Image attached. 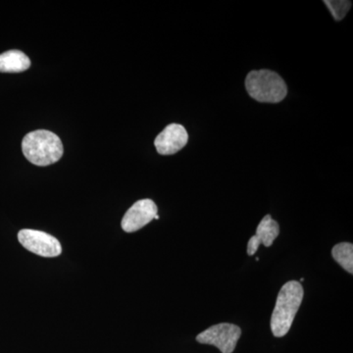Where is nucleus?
<instances>
[{"mask_svg": "<svg viewBox=\"0 0 353 353\" xmlns=\"http://www.w3.org/2000/svg\"><path fill=\"white\" fill-rule=\"evenodd\" d=\"M279 234H280V227L277 221L272 219L271 215L265 216L257 227L256 234L248 241L246 252L250 256H252L259 250L260 245L269 248L273 245L274 241L278 238Z\"/></svg>", "mask_w": 353, "mask_h": 353, "instance_id": "nucleus-8", "label": "nucleus"}, {"mask_svg": "<svg viewBox=\"0 0 353 353\" xmlns=\"http://www.w3.org/2000/svg\"><path fill=\"white\" fill-rule=\"evenodd\" d=\"M31 66V60L20 50H9L0 54L1 73H21Z\"/></svg>", "mask_w": 353, "mask_h": 353, "instance_id": "nucleus-9", "label": "nucleus"}, {"mask_svg": "<svg viewBox=\"0 0 353 353\" xmlns=\"http://www.w3.org/2000/svg\"><path fill=\"white\" fill-rule=\"evenodd\" d=\"M18 240L26 250L41 257H57L62 252L59 241L44 232L31 229L21 230L18 233Z\"/></svg>", "mask_w": 353, "mask_h": 353, "instance_id": "nucleus-5", "label": "nucleus"}, {"mask_svg": "<svg viewBox=\"0 0 353 353\" xmlns=\"http://www.w3.org/2000/svg\"><path fill=\"white\" fill-rule=\"evenodd\" d=\"M332 13L334 20L341 21L347 15V11L352 7V2L347 0H327L324 1Z\"/></svg>", "mask_w": 353, "mask_h": 353, "instance_id": "nucleus-11", "label": "nucleus"}, {"mask_svg": "<svg viewBox=\"0 0 353 353\" xmlns=\"http://www.w3.org/2000/svg\"><path fill=\"white\" fill-rule=\"evenodd\" d=\"M303 285L297 281H290L279 292L270 322L272 333L276 338H282L289 333L303 303Z\"/></svg>", "mask_w": 353, "mask_h": 353, "instance_id": "nucleus-1", "label": "nucleus"}, {"mask_svg": "<svg viewBox=\"0 0 353 353\" xmlns=\"http://www.w3.org/2000/svg\"><path fill=\"white\" fill-rule=\"evenodd\" d=\"M245 88L253 99L263 103H279L288 94L285 81L271 70L250 72L246 76Z\"/></svg>", "mask_w": 353, "mask_h": 353, "instance_id": "nucleus-3", "label": "nucleus"}, {"mask_svg": "<svg viewBox=\"0 0 353 353\" xmlns=\"http://www.w3.org/2000/svg\"><path fill=\"white\" fill-rule=\"evenodd\" d=\"M333 259L350 274L353 273V245L350 243H341L332 250Z\"/></svg>", "mask_w": 353, "mask_h": 353, "instance_id": "nucleus-10", "label": "nucleus"}, {"mask_svg": "<svg viewBox=\"0 0 353 353\" xmlns=\"http://www.w3.org/2000/svg\"><path fill=\"white\" fill-rule=\"evenodd\" d=\"M158 213L157 204L152 199L137 201L123 217L122 229L127 233H134L152 222Z\"/></svg>", "mask_w": 353, "mask_h": 353, "instance_id": "nucleus-6", "label": "nucleus"}, {"mask_svg": "<svg viewBox=\"0 0 353 353\" xmlns=\"http://www.w3.org/2000/svg\"><path fill=\"white\" fill-rule=\"evenodd\" d=\"M189 141V134L185 127L180 124H170L155 139L154 145L161 155H172L180 152Z\"/></svg>", "mask_w": 353, "mask_h": 353, "instance_id": "nucleus-7", "label": "nucleus"}, {"mask_svg": "<svg viewBox=\"0 0 353 353\" xmlns=\"http://www.w3.org/2000/svg\"><path fill=\"white\" fill-rule=\"evenodd\" d=\"M24 157L37 166H48L63 155L61 139L54 132L38 130L26 134L22 141Z\"/></svg>", "mask_w": 353, "mask_h": 353, "instance_id": "nucleus-2", "label": "nucleus"}, {"mask_svg": "<svg viewBox=\"0 0 353 353\" xmlns=\"http://www.w3.org/2000/svg\"><path fill=\"white\" fill-rule=\"evenodd\" d=\"M241 336L240 327L221 323L197 334L196 341L202 345H214L222 353H233Z\"/></svg>", "mask_w": 353, "mask_h": 353, "instance_id": "nucleus-4", "label": "nucleus"}]
</instances>
